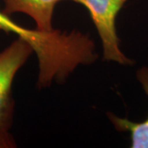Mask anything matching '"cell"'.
Masks as SVG:
<instances>
[{"instance_id": "obj_1", "label": "cell", "mask_w": 148, "mask_h": 148, "mask_svg": "<svg viewBox=\"0 0 148 148\" xmlns=\"http://www.w3.org/2000/svg\"><path fill=\"white\" fill-rule=\"evenodd\" d=\"M0 30L13 33L31 44L39 60V78L42 81L50 82L68 73L81 54L82 40L77 32L28 29L12 21L3 11H0Z\"/></svg>"}, {"instance_id": "obj_2", "label": "cell", "mask_w": 148, "mask_h": 148, "mask_svg": "<svg viewBox=\"0 0 148 148\" xmlns=\"http://www.w3.org/2000/svg\"><path fill=\"white\" fill-rule=\"evenodd\" d=\"M33 52L31 44L21 37L0 52V148L16 147L11 134L15 107L12 86L16 73Z\"/></svg>"}, {"instance_id": "obj_3", "label": "cell", "mask_w": 148, "mask_h": 148, "mask_svg": "<svg viewBox=\"0 0 148 148\" xmlns=\"http://www.w3.org/2000/svg\"><path fill=\"white\" fill-rule=\"evenodd\" d=\"M83 5L89 11L103 46V59L124 66L134 64L119 48L116 31V18L128 0H72Z\"/></svg>"}, {"instance_id": "obj_4", "label": "cell", "mask_w": 148, "mask_h": 148, "mask_svg": "<svg viewBox=\"0 0 148 148\" xmlns=\"http://www.w3.org/2000/svg\"><path fill=\"white\" fill-rule=\"evenodd\" d=\"M3 12L8 16L13 13H24L36 23V29L45 32L54 31L52 17L55 6L64 0H3Z\"/></svg>"}, {"instance_id": "obj_5", "label": "cell", "mask_w": 148, "mask_h": 148, "mask_svg": "<svg viewBox=\"0 0 148 148\" xmlns=\"http://www.w3.org/2000/svg\"><path fill=\"white\" fill-rule=\"evenodd\" d=\"M137 78L148 95V68L143 67L137 72ZM114 127L119 132H129L132 148H148V118L142 123H135L116 116L113 113L107 114Z\"/></svg>"}]
</instances>
